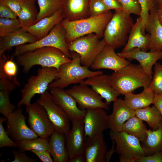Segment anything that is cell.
Masks as SVG:
<instances>
[{"mask_svg":"<svg viewBox=\"0 0 162 162\" xmlns=\"http://www.w3.org/2000/svg\"><path fill=\"white\" fill-rule=\"evenodd\" d=\"M110 10L122 9V5L118 0H101Z\"/></svg>","mask_w":162,"mask_h":162,"instance_id":"681fc988","label":"cell"},{"mask_svg":"<svg viewBox=\"0 0 162 162\" xmlns=\"http://www.w3.org/2000/svg\"><path fill=\"white\" fill-rule=\"evenodd\" d=\"M17 71V65L12 59H7L4 54L0 55V75L6 76L19 86L16 77Z\"/></svg>","mask_w":162,"mask_h":162,"instance_id":"e575fe53","label":"cell"},{"mask_svg":"<svg viewBox=\"0 0 162 162\" xmlns=\"http://www.w3.org/2000/svg\"><path fill=\"white\" fill-rule=\"evenodd\" d=\"M71 122V128L64 134L65 147L69 160L78 155L83 154L86 144L83 118Z\"/></svg>","mask_w":162,"mask_h":162,"instance_id":"5bb4252c","label":"cell"},{"mask_svg":"<svg viewBox=\"0 0 162 162\" xmlns=\"http://www.w3.org/2000/svg\"><path fill=\"white\" fill-rule=\"evenodd\" d=\"M50 153L54 162H69L64 134L55 130L49 139Z\"/></svg>","mask_w":162,"mask_h":162,"instance_id":"4316f807","label":"cell"},{"mask_svg":"<svg viewBox=\"0 0 162 162\" xmlns=\"http://www.w3.org/2000/svg\"><path fill=\"white\" fill-rule=\"evenodd\" d=\"M109 76L112 88L124 95L141 87L148 88L151 80L140 65L131 63Z\"/></svg>","mask_w":162,"mask_h":162,"instance_id":"6da1fadb","label":"cell"},{"mask_svg":"<svg viewBox=\"0 0 162 162\" xmlns=\"http://www.w3.org/2000/svg\"><path fill=\"white\" fill-rule=\"evenodd\" d=\"M89 9L90 17L99 16L110 10L101 0H90Z\"/></svg>","mask_w":162,"mask_h":162,"instance_id":"60d3db41","label":"cell"},{"mask_svg":"<svg viewBox=\"0 0 162 162\" xmlns=\"http://www.w3.org/2000/svg\"><path fill=\"white\" fill-rule=\"evenodd\" d=\"M49 139V138L39 137L34 139L23 140L16 143L18 150L21 152L35 150L47 151L50 152Z\"/></svg>","mask_w":162,"mask_h":162,"instance_id":"d6a6232c","label":"cell"},{"mask_svg":"<svg viewBox=\"0 0 162 162\" xmlns=\"http://www.w3.org/2000/svg\"><path fill=\"white\" fill-rule=\"evenodd\" d=\"M9 93L6 91H0V113L5 117L12 112L15 108V106L10 102Z\"/></svg>","mask_w":162,"mask_h":162,"instance_id":"f35d334b","label":"cell"},{"mask_svg":"<svg viewBox=\"0 0 162 162\" xmlns=\"http://www.w3.org/2000/svg\"><path fill=\"white\" fill-rule=\"evenodd\" d=\"M23 109L18 108L5 116L7 121L6 131L16 142L24 140L37 138L38 136L27 125Z\"/></svg>","mask_w":162,"mask_h":162,"instance_id":"7c38bea8","label":"cell"},{"mask_svg":"<svg viewBox=\"0 0 162 162\" xmlns=\"http://www.w3.org/2000/svg\"><path fill=\"white\" fill-rule=\"evenodd\" d=\"M156 12L159 21L162 25V8H156Z\"/></svg>","mask_w":162,"mask_h":162,"instance_id":"db71d44e","label":"cell"},{"mask_svg":"<svg viewBox=\"0 0 162 162\" xmlns=\"http://www.w3.org/2000/svg\"><path fill=\"white\" fill-rule=\"evenodd\" d=\"M142 28L141 20L139 16L133 26L126 44L122 52H127L134 48L145 52L149 50V34L144 35L142 32Z\"/></svg>","mask_w":162,"mask_h":162,"instance_id":"d4e9b609","label":"cell"},{"mask_svg":"<svg viewBox=\"0 0 162 162\" xmlns=\"http://www.w3.org/2000/svg\"><path fill=\"white\" fill-rule=\"evenodd\" d=\"M122 10L125 12L130 15L133 14L140 16L141 7L137 0H118Z\"/></svg>","mask_w":162,"mask_h":162,"instance_id":"ab89813d","label":"cell"},{"mask_svg":"<svg viewBox=\"0 0 162 162\" xmlns=\"http://www.w3.org/2000/svg\"><path fill=\"white\" fill-rule=\"evenodd\" d=\"M66 92L71 95L82 110L101 108L108 110V105L102 101L103 98L88 86L82 84L75 85Z\"/></svg>","mask_w":162,"mask_h":162,"instance_id":"4fadbf2b","label":"cell"},{"mask_svg":"<svg viewBox=\"0 0 162 162\" xmlns=\"http://www.w3.org/2000/svg\"><path fill=\"white\" fill-rule=\"evenodd\" d=\"M106 45L103 39L100 40L96 34L91 33L68 43V47L69 51L79 55L82 65L89 68Z\"/></svg>","mask_w":162,"mask_h":162,"instance_id":"52a82bcc","label":"cell"},{"mask_svg":"<svg viewBox=\"0 0 162 162\" xmlns=\"http://www.w3.org/2000/svg\"><path fill=\"white\" fill-rule=\"evenodd\" d=\"M64 19L62 8L51 16L44 17L28 28L22 29L40 40L47 35L53 28Z\"/></svg>","mask_w":162,"mask_h":162,"instance_id":"603a6c76","label":"cell"},{"mask_svg":"<svg viewBox=\"0 0 162 162\" xmlns=\"http://www.w3.org/2000/svg\"><path fill=\"white\" fill-rule=\"evenodd\" d=\"M30 151L37 156L43 162H53L50 153L47 151H40L32 150Z\"/></svg>","mask_w":162,"mask_h":162,"instance_id":"c3c4849f","label":"cell"},{"mask_svg":"<svg viewBox=\"0 0 162 162\" xmlns=\"http://www.w3.org/2000/svg\"><path fill=\"white\" fill-rule=\"evenodd\" d=\"M58 70L53 67H41L36 75L30 76L21 89V98L17 107L30 104L32 98L36 94H42L46 92L49 84L56 80Z\"/></svg>","mask_w":162,"mask_h":162,"instance_id":"8992f818","label":"cell"},{"mask_svg":"<svg viewBox=\"0 0 162 162\" xmlns=\"http://www.w3.org/2000/svg\"><path fill=\"white\" fill-rule=\"evenodd\" d=\"M37 0L39 7L37 22L44 17L51 16L62 8V0Z\"/></svg>","mask_w":162,"mask_h":162,"instance_id":"836d02e7","label":"cell"},{"mask_svg":"<svg viewBox=\"0 0 162 162\" xmlns=\"http://www.w3.org/2000/svg\"><path fill=\"white\" fill-rule=\"evenodd\" d=\"M12 152L14 157V160L12 162H36L35 159L27 156L25 152L19 150L16 151L12 150Z\"/></svg>","mask_w":162,"mask_h":162,"instance_id":"f6af8a7d","label":"cell"},{"mask_svg":"<svg viewBox=\"0 0 162 162\" xmlns=\"http://www.w3.org/2000/svg\"><path fill=\"white\" fill-rule=\"evenodd\" d=\"M90 0H62L64 19L75 21L89 17Z\"/></svg>","mask_w":162,"mask_h":162,"instance_id":"7402d4cb","label":"cell"},{"mask_svg":"<svg viewBox=\"0 0 162 162\" xmlns=\"http://www.w3.org/2000/svg\"><path fill=\"white\" fill-rule=\"evenodd\" d=\"M112 145L111 148L109 151H107L106 154V162H109L110 161L111 158L114 152H116V149H114L115 148V142L112 141Z\"/></svg>","mask_w":162,"mask_h":162,"instance_id":"816d5d0a","label":"cell"},{"mask_svg":"<svg viewBox=\"0 0 162 162\" xmlns=\"http://www.w3.org/2000/svg\"><path fill=\"white\" fill-rule=\"evenodd\" d=\"M147 137L142 145L145 156L153 154L156 152H162V123L157 130H147Z\"/></svg>","mask_w":162,"mask_h":162,"instance_id":"f1b7e54d","label":"cell"},{"mask_svg":"<svg viewBox=\"0 0 162 162\" xmlns=\"http://www.w3.org/2000/svg\"><path fill=\"white\" fill-rule=\"evenodd\" d=\"M26 106L30 128L38 136L50 138L54 129L45 108L37 101Z\"/></svg>","mask_w":162,"mask_h":162,"instance_id":"30bf717a","label":"cell"},{"mask_svg":"<svg viewBox=\"0 0 162 162\" xmlns=\"http://www.w3.org/2000/svg\"><path fill=\"white\" fill-rule=\"evenodd\" d=\"M156 8H162V0H154Z\"/></svg>","mask_w":162,"mask_h":162,"instance_id":"11a10c76","label":"cell"},{"mask_svg":"<svg viewBox=\"0 0 162 162\" xmlns=\"http://www.w3.org/2000/svg\"><path fill=\"white\" fill-rule=\"evenodd\" d=\"M117 54L125 59L137 60L151 80L152 77V68L153 65L157 61L162 58L161 51L147 52L142 51L137 48H134L126 52H118Z\"/></svg>","mask_w":162,"mask_h":162,"instance_id":"d6986e66","label":"cell"},{"mask_svg":"<svg viewBox=\"0 0 162 162\" xmlns=\"http://www.w3.org/2000/svg\"><path fill=\"white\" fill-rule=\"evenodd\" d=\"M153 104L159 110L162 115V95L155 94Z\"/></svg>","mask_w":162,"mask_h":162,"instance_id":"f907efd6","label":"cell"},{"mask_svg":"<svg viewBox=\"0 0 162 162\" xmlns=\"http://www.w3.org/2000/svg\"><path fill=\"white\" fill-rule=\"evenodd\" d=\"M38 40L36 37L20 28L1 38L0 42V55L10 50L14 47L33 43Z\"/></svg>","mask_w":162,"mask_h":162,"instance_id":"cb8c5ba5","label":"cell"},{"mask_svg":"<svg viewBox=\"0 0 162 162\" xmlns=\"http://www.w3.org/2000/svg\"><path fill=\"white\" fill-rule=\"evenodd\" d=\"M65 37V31L60 22L56 24L47 35L42 39L33 43L15 47L14 55L16 57L26 52L38 48L52 47L59 49L67 57L71 58Z\"/></svg>","mask_w":162,"mask_h":162,"instance_id":"9c48e42d","label":"cell"},{"mask_svg":"<svg viewBox=\"0 0 162 162\" xmlns=\"http://www.w3.org/2000/svg\"><path fill=\"white\" fill-rule=\"evenodd\" d=\"M70 52L71 61L60 66L56 79L49 84L48 88H63L71 84L80 83L89 77L103 73L101 71L91 70L88 68L82 65L79 55L74 52Z\"/></svg>","mask_w":162,"mask_h":162,"instance_id":"277c9868","label":"cell"},{"mask_svg":"<svg viewBox=\"0 0 162 162\" xmlns=\"http://www.w3.org/2000/svg\"><path fill=\"white\" fill-rule=\"evenodd\" d=\"M161 65H162V64H161Z\"/></svg>","mask_w":162,"mask_h":162,"instance_id":"9f6ffc18","label":"cell"},{"mask_svg":"<svg viewBox=\"0 0 162 162\" xmlns=\"http://www.w3.org/2000/svg\"><path fill=\"white\" fill-rule=\"evenodd\" d=\"M0 18L15 19L18 18V16L9 7L0 2Z\"/></svg>","mask_w":162,"mask_h":162,"instance_id":"bcb514c9","label":"cell"},{"mask_svg":"<svg viewBox=\"0 0 162 162\" xmlns=\"http://www.w3.org/2000/svg\"><path fill=\"white\" fill-rule=\"evenodd\" d=\"M69 162H85L83 154L76 156L69 160Z\"/></svg>","mask_w":162,"mask_h":162,"instance_id":"f5cc1de1","label":"cell"},{"mask_svg":"<svg viewBox=\"0 0 162 162\" xmlns=\"http://www.w3.org/2000/svg\"><path fill=\"white\" fill-rule=\"evenodd\" d=\"M6 118L3 117L0 118V148L4 147H17V144L14 140L10 139L4 129L3 125Z\"/></svg>","mask_w":162,"mask_h":162,"instance_id":"b9f144b4","label":"cell"},{"mask_svg":"<svg viewBox=\"0 0 162 162\" xmlns=\"http://www.w3.org/2000/svg\"><path fill=\"white\" fill-rule=\"evenodd\" d=\"M148 88L156 94L162 95V66L156 62L154 72Z\"/></svg>","mask_w":162,"mask_h":162,"instance_id":"8d00e7d4","label":"cell"},{"mask_svg":"<svg viewBox=\"0 0 162 162\" xmlns=\"http://www.w3.org/2000/svg\"><path fill=\"white\" fill-rule=\"evenodd\" d=\"M50 89V93L54 102L65 112L70 120L83 119L86 110L80 109L75 99L63 88Z\"/></svg>","mask_w":162,"mask_h":162,"instance_id":"2e32d148","label":"cell"},{"mask_svg":"<svg viewBox=\"0 0 162 162\" xmlns=\"http://www.w3.org/2000/svg\"><path fill=\"white\" fill-rule=\"evenodd\" d=\"M134 24L130 14L122 9L115 10L104 32L103 39L106 45L115 49L125 46Z\"/></svg>","mask_w":162,"mask_h":162,"instance_id":"5b68a950","label":"cell"},{"mask_svg":"<svg viewBox=\"0 0 162 162\" xmlns=\"http://www.w3.org/2000/svg\"><path fill=\"white\" fill-rule=\"evenodd\" d=\"M110 136L116 144L120 162H136L140 157L145 155L140 141L135 136L123 131L112 130Z\"/></svg>","mask_w":162,"mask_h":162,"instance_id":"ba28073f","label":"cell"},{"mask_svg":"<svg viewBox=\"0 0 162 162\" xmlns=\"http://www.w3.org/2000/svg\"><path fill=\"white\" fill-rule=\"evenodd\" d=\"M45 109L54 130L64 134L70 128L69 117L52 99L50 93L46 92L37 101Z\"/></svg>","mask_w":162,"mask_h":162,"instance_id":"8fae6325","label":"cell"},{"mask_svg":"<svg viewBox=\"0 0 162 162\" xmlns=\"http://www.w3.org/2000/svg\"><path fill=\"white\" fill-rule=\"evenodd\" d=\"M24 0H0L2 3L9 7L19 16L21 10Z\"/></svg>","mask_w":162,"mask_h":162,"instance_id":"7bdbcfd3","label":"cell"},{"mask_svg":"<svg viewBox=\"0 0 162 162\" xmlns=\"http://www.w3.org/2000/svg\"><path fill=\"white\" fill-rule=\"evenodd\" d=\"M36 0H24L18 17L22 29L28 28L37 22L38 12L35 5Z\"/></svg>","mask_w":162,"mask_h":162,"instance_id":"f546056e","label":"cell"},{"mask_svg":"<svg viewBox=\"0 0 162 162\" xmlns=\"http://www.w3.org/2000/svg\"><path fill=\"white\" fill-rule=\"evenodd\" d=\"M16 57L17 64L22 67V71L25 74L36 65L53 67L58 70L62 64L72 61L61 50L52 47L38 48Z\"/></svg>","mask_w":162,"mask_h":162,"instance_id":"3957f363","label":"cell"},{"mask_svg":"<svg viewBox=\"0 0 162 162\" xmlns=\"http://www.w3.org/2000/svg\"><path fill=\"white\" fill-rule=\"evenodd\" d=\"M80 84L89 86L91 88L105 99L109 106L121 94L111 86L109 75L103 73L89 77Z\"/></svg>","mask_w":162,"mask_h":162,"instance_id":"ac0fdd59","label":"cell"},{"mask_svg":"<svg viewBox=\"0 0 162 162\" xmlns=\"http://www.w3.org/2000/svg\"><path fill=\"white\" fill-rule=\"evenodd\" d=\"M107 147L103 133L92 138L86 137L85 162H106Z\"/></svg>","mask_w":162,"mask_h":162,"instance_id":"44dd1931","label":"cell"},{"mask_svg":"<svg viewBox=\"0 0 162 162\" xmlns=\"http://www.w3.org/2000/svg\"><path fill=\"white\" fill-rule=\"evenodd\" d=\"M124 95V100L132 109L136 110L149 106L154 103L155 94L148 87L144 88L138 94L128 93Z\"/></svg>","mask_w":162,"mask_h":162,"instance_id":"83f0119b","label":"cell"},{"mask_svg":"<svg viewBox=\"0 0 162 162\" xmlns=\"http://www.w3.org/2000/svg\"><path fill=\"white\" fill-rule=\"evenodd\" d=\"M18 85L8 77L0 78V91L9 93L13 91Z\"/></svg>","mask_w":162,"mask_h":162,"instance_id":"ee69618b","label":"cell"},{"mask_svg":"<svg viewBox=\"0 0 162 162\" xmlns=\"http://www.w3.org/2000/svg\"><path fill=\"white\" fill-rule=\"evenodd\" d=\"M141 7L140 16L142 22V32L145 35V31L147 27L150 12L155 8L154 0H137Z\"/></svg>","mask_w":162,"mask_h":162,"instance_id":"d590c367","label":"cell"},{"mask_svg":"<svg viewBox=\"0 0 162 162\" xmlns=\"http://www.w3.org/2000/svg\"><path fill=\"white\" fill-rule=\"evenodd\" d=\"M113 13L110 10L99 16L69 21L63 19L60 22L66 32V40L69 43L79 37L94 33L100 39Z\"/></svg>","mask_w":162,"mask_h":162,"instance_id":"7a4b0ae2","label":"cell"},{"mask_svg":"<svg viewBox=\"0 0 162 162\" xmlns=\"http://www.w3.org/2000/svg\"><path fill=\"white\" fill-rule=\"evenodd\" d=\"M147 130L143 121L135 115L124 123L122 131L135 136L142 142L146 139Z\"/></svg>","mask_w":162,"mask_h":162,"instance_id":"1f68e13d","label":"cell"},{"mask_svg":"<svg viewBox=\"0 0 162 162\" xmlns=\"http://www.w3.org/2000/svg\"><path fill=\"white\" fill-rule=\"evenodd\" d=\"M113 102L112 112L108 116V128L121 131L124 123L135 116V110L131 108L124 100L121 98H117Z\"/></svg>","mask_w":162,"mask_h":162,"instance_id":"ffe728a7","label":"cell"},{"mask_svg":"<svg viewBox=\"0 0 162 162\" xmlns=\"http://www.w3.org/2000/svg\"><path fill=\"white\" fill-rule=\"evenodd\" d=\"M108 118V116L103 109L97 108L86 110L83 118L86 138L95 137L109 128Z\"/></svg>","mask_w":162,"mask_h":162,"instance_id":"9a60e30c","label":"cell"},{"mask_svg":"<svg viewBox=\"0 0 162 162\" xmlns=\"http://www.w3.org/2000/svg\"><path fill=\"white\" fill-rule=\"evenodd\" d=\"M21 28L18 18H0V36L3 38L8 34Z\"/></svg>","mask_w":162,"mask_h":162,"instance_id":"74e56055","label":"cell"},{"mask_svg":"<svg viewBox=\"0 0 162 162\" xmlns=\"http://www.w3.org/2000/svg\"><path fill=\"white\" fill-rule=\"evenodd\" d=\"M112 46L106 45L97 55L91 66L94 70L105 69L116 71L131 63L119 56Z\"/></svg>","mask_w":162,"mask_h":162,"instance_id":"e0dca14e","label":"cell"},{"mask_svg":"<svg viewBox=\"0 0 162 162\" xmlns=\"http://www.w3.org/2000/svg\"><path fill=\"white\" fill-rule=\"evenodd\" d=\"M136 162H162V152H156L148 156H143L139 158Z\"/></svg>","mask_w":162,"mask_h":162,"instance_id":"7dc6e473","label":"cell"},{"mask_svg":"<svg viewBox=\"0 0 162 162\" xmlns=\"http://www.w3.org/2000/svg\"><path fill=\"white\" fill-rule=\"evenodd\" d=\"M146 30L149 33L150 51L162 52V25L158 20L156 8L150 12Z\"/></svg>","mask_w":162,"mask_h":162,"instance_id":"484cf974","label":"cell"},{"mask_svg":"<svg viewBox=\"0 0 162 162\" xmlns=\"http://www.w3.org/2000/svg\"><path fill=\"white\" fill-rule=\"evenodd\" d=\"M135 115L148 124L152 130L157 129L162 123V115L154 105L135 110Z\"/></svg>","mask_w":162,"mask_h":162,"instance_id":"4dcf8cb0","label":"cell"}]
</instances>
